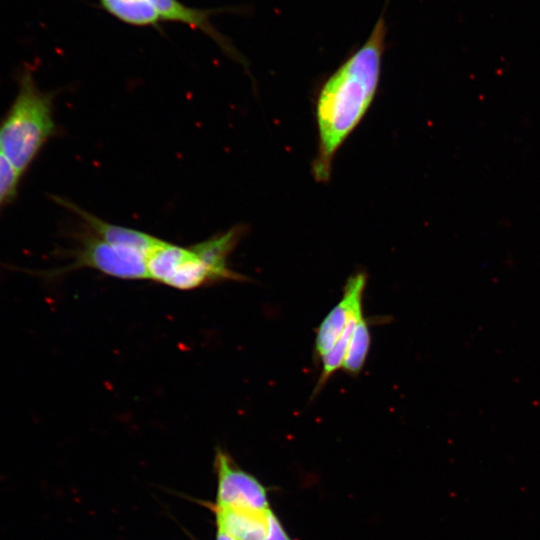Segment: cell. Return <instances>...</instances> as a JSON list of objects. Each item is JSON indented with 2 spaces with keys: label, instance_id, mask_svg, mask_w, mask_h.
I'll list each match as a JSON object with an SVG mask.
<instances>
[{
  "label": "cell",
  "instance_id": "1",
  "mask_svg": "<svg viewBox=\"0 0 540 540\" xmlns=\"http://www.w3.org/2000/svg\"><path fill=\"white\" fill-rule=\"evenodd\" d=\"M387 24L380 15L366 41L325 80L316 99L317 152L312 174L330 180L334 157L362 121L378 90Z\"/></svg>",
  "mask_w": 540,
  "mask_h": 540
},
{
  "label": "cell",
  "instance_id": "2",
  "mask_svg": "<svg viewBox=\"0 0 540 540\" xmlns=\"http://www.w3.org/2000/svg\"><path fill=\"white\" fill-rule=\"evenodd\" d=\"M53 92L42 90L29 67L17 78L16 94L0 119V152L24 175L57 133Z\"/></svg>",
  "mask_w": 540,
  "mask_h": 540
},
{
  "label": "cell",
  "instance_id": "3",
  "mask_svg": "<svg viewBox=\"0 0 540 540\" xmlns=\"http://www.w3.org/2000/svg\"><path fill=\"white\" fill-rule=\"evenodd\" d=\"M77 235L78 245L69 251L71 262L65 266L21 271L52 281L72 271L89 268L124 280H148L147 258L149 253L128 245L108 242L86 227Z\"/></svg>",
  "mask_w": 540,
  "mask_h": 540
},
{
  "label": "cell",
  "instance_id": "4",
  "mask_svg": "<svg viewBox=\"0 0 540 540\" xmlns=\"http://www.w3.org/2000/svg\"><path fill=\"white\" fill-rule=\"evenodd\" d=\"M102 8L118 20L133 26H157L171 21L190 26L212 38L230 56H237L232 44L211 23L212 10L185 5L179 0H99Z\"/></svg>",
  "mask_w": 540,
  "mask_h": 540
},
{
  "label": "cell",
  "instance_id": "5",
  "mask_svg": "<svg viewBox=\"0 0 540 540\" xmlns=\"http://www.w3.org/2000/svg\"><path fill=\"white\" fill-rule=\"evenodd\" d=\"M148 279L179 290H192L222 281L193 245L179 246L163 239L147 258Z\"/></svg>",
  "mask_w": 540,
  "mask_h": 540
},
{
  "label": "cell",
  "instance_id": "6",
  "mask_svg": "<svg viewBox=\"0 0 540 540\" xmlns=\"http://www.w3.org/2000/svg\"><path fill=\"white\" fill-rule=\"evenodd\" d=\"M219 508L265 512L269 510L265 488L253 476L234 467L223 451L216 454Z\"/></svg>",
  "mask_w": 540,
  "mask_h": 540
},
{
  "label": "cell",
  "instance_id": "7",
  "mask_svg": "<svg viewBox=\"0 0 540 540\" xmlns=\"http://www.w3.org/2000/svg\"><path fill=\"white\" fill-rule=\"evenodd\" d=\"M365 286L364 273H357L347 280L341 300L317 328L315 351L320 358L331 350L350 323L363 314L362 299Z\"/></svg>",
  "mask_w": 540,
  "mask_h": 540
},
{
  "label": "cell",
  "instance_id": "8",
  "mask_svg": "<svg viewBox=\"0 0 540 540\" xmlns=\"http://www.w3.org/2000/svg\"><path fill=\"white\" fill-rule=\"evenodd\" d=\"M269 511L217 507L218 527L235 540H264L268 529Z\"/></svg>",
  "mask_w": 540,
  "mask_h": 540
},
{
  "label": "cell",
  "instance_id": "9",
  "mask_svg": "<svg viewBox=\"0 0 540 540\" xmlns=\"http://www.w3.org/2000/svg\"><path fill=\"white\" fill-rule=\"evenodd\" d=\"M371 345L368 323L362 315L355 324L342 368L351 374L361 371Z\"/></svg>",
  "mask_w": 540,
  "mask_h": 540
},
{
  "label": "cell",
  "instance_id": "10",
  "mask_svg": "<svg viewBox=\"0 0 540 540\" xmlns=\"http://www.w3.org/2000/svg\"><path fill=\"white\" fill-rule=\"evenodd\" d=\"M23 175L0 152V211L17 197Z\"/></svg>",
  "mask_w": 540,
  "mask_h": 540
},
{
  "label": "cell",
  "instance_id": "11",
  "mask_svg": "<svg viewBox=\"0 0 540 540\" xmlns=\"http://www.w3.org/2000/svg\"><path fill=\"white\" fill-rule=\"evenodd\" d=\"M268 529L264 540H291L274 514L268 512Z\"/></svg>",
  "mask_w": 540,
  "mask_h": 540
},
{
  "label": "cell",
  "instance_id": "12",
  "mask_svg": "<svg viewBox=\"0 0 540 540\" xmlns=\"http://www.w3.org/2000/svg\"><path fill=\"white\" fill-rule=\"evenodd\" d=\"M216 540H235L232 536H230L225 531L218 529V533L216 536Z\"/></svg>",
  "mask_w": 540,
  "mask_h": 540
}]
</instances>
